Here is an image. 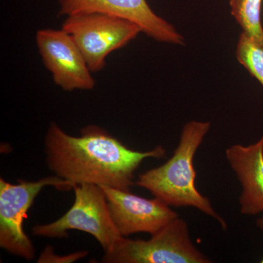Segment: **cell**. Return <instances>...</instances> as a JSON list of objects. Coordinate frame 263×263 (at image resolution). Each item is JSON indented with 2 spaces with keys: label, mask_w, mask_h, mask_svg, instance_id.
<instances>
[{
  "label": "cell",
  "mask_w": 263,
  "mask_h": 263,
  "mask_svg": "<svg viewBox=\"0 0 263 263\" xmlns=\"http://www.w3.org/2000/svg\"><path fill=\"white\" fill-rule=\"evenodd\" d=\"M46 160L49 168L75 185L92 183L122 190L134 184L135 172L147 158H162L163 147L137 152L110 133L89 125L80 136H72L52 123L46 134Z\"/></svg>",
  "instance_id": "6da1fadb"
},
{
  "label": "cell",
  "mask_w": 263,
  "mask_h": 263,
  "mask_svg": "<svg viewBox=\"0 0 263 263\" xmlns=\"http://www.w3.org/2000/svg\"><path fill=\"white\" fill-rule=\"evenodd\" d=\"M211 128V123L191 121L183 126L179 145L165 163L140 175L136 184L146 189L161 201L175 207H193L219 221L227 223L214 210L209 199L195 185L194 157Z\"/></svg>",
  "instance_id": "7a4b0ae2"
},
{
  "label": "cell",
  "mask_w": 263,
  "mask_h": 263,
  "mask_svg": "<svg viewBox=\"0 0 263 263\" xmlns=\"http://www.w3.org/2000/svg\"><path fill=\"white\" fill-rule=\"evenodd\" d=\"M75 201L65 215L47 224L32 228L37 236L51 238L68 237L71 230L86 232L95 237L105 252H108L124 238L114 224L105 193L98 185H75Z\"/></svg>",
  "instance_id": "3957f363"
},
{
  "label": "cell",
  "mask_w": 263,
  "mask_h": 263,
  "mask_svg": "<svg viewBox=\"0 0 263 263\" xmlns=\"http://www.w3.org/2000/svg\"><path fill=\"white\" fill-rule=\"evenodd\" d=\"M107 263H209L205 254L193 245L187 223L177 217L152 235L149 240L122 238L105 252Z\"/></svg>",
  "instance_id": "277c9868"
},
{
  "label": "cell",
  "mask_w": 263,
  "mask_h": 263,
  "mask_svg": "<svg viewBox=\"0 0 263 263\" xmlns=\"http://www.w3.org/2000/svg\"><path fill=\"white\" fill-rule=\"evenodd\" d=\"M62 29L75 41L91 72L101 70L110 53L124 47L142 32L130 21L98 13L68 15Z\"/></svg>",
  "instance_id": "5b68a950"
},
{
  "label": "cell",
  "mask_w": 263,
  "mask_h": 263,
  "mask_svg": "<svg viewBox=\"0 0 263 263\" xmlns=\"http://www.w3.org/2000/svg\"><path fill=\"white\" fill-rule=\"evenodd\" d=\"M70 190L74 184L59 176H48L37 181L19 179L18 183L0 179V247L27 260L34 258L32 241L24 233V219L34 199L45 186Z\"/></svg>",
  "instance_id": "8992f818"
},
{
  "label": "cell",
  "mask_w": 263,
  "mask_h": 263,
  "mask_svg": "<svg viewBox=\"0 0 263 263\" xmlns=\"http://www.w3.org/2000/svg\"><path fill=\"white\" fill-rule=\"evenodd\" d=\"M36 41L43 63L57 86L65 91L91 90L95 81L84 55L64 29H41Z\"/></svg>",
  "instance_id": "52a82bcc"
},
{
  "label": "cell",
  "mask_w": 263,
  "mask_h": 263,
  "mask_svg": "<svg viewBox=\"0 0 263 263\" xmlns=\"http://www.w3.org/2000/svg\"><path fill=\"white\" fill-rule=\"evenodd\" d=\"M60 14L104 13L127 19L158 42L183 46L184 37L172 24L155 13L146 0H59Z\"/></svg>",
  "instance_id": "ba28073f"
},
{
  "label": "cell",
  "mask_w": 263,
  "mask_h": 263,
  "mask_svg": "<svg viewBox=\"0 0 263 263\" xmlns=\"http://www.w3.org/2000/svg\"><path fill=\"white\" fill-rule=\"evenodd\" d=\"M105 193L109 212L122 236L138 233L153 235L179 217L159 199H146L129 190L100 186Z\"/></svg>",
  "instance_id": "9c48e42d"
},
{
  "label": "cell",
  "mask_w": 263,
  "mask_h": 263,
  "mask_svg": "<svg viewBox=\"0 0 263 263\" xmlns=\"http://www.w3.org/2000/svg\"><path fill=\"white\" fill-rule=\"evenodd\" d=\"M226 156L241 184L240 212L249 216L263 212V136L249 146L233 145Z\"/></svg>",
  "instance_id": "30bf717a"
},
{
  "label": "cell",
  "mask_w": 263,
  "mask_h": 263,
  "mask_svg": "<svg viewBox=\"0 0 263 263\" xmlns=\"http://www.w3.org/2000/svg\"><path fill=\"white\" fill-rule=\"evenodd\" d=\"M263 0H230L231 14L241 27L242 32L263 44L261 11Z\"/></svg>",
  "instance_id": "8fae6325"
},
{
  "label": "cell",
  "mask_w": 263,
  "mask_h": 263,
  "mask_svg": "<svg viewBox=\"0 0 263 263\" xmlns=\"http://www.w3.org/2000/svg\"><path fill=\"white\" fill-rule=\"evenodd\" d=\"M236 58L251 76L263 86V44L242 32L236 48Z\"/></svg>",
  "instance_id": "7c38bea8"
},
{
  "label": "cell",
  "mask_w": 263,
  "mask_h": 263,
  "mask_svg": "<svg viewBox=\"0 0 263 263\" xmlns=\"http://www.w3.org/2000/svg\"><path fill=\"white\" fill-rule=\"evenodd\" d=\"M257 226L259 227L260 229H262L263 230V217L260 218V219H259L257 221ZM261 262L263 263V258L262 259V261H261Z\"/></svg>",
  "instance_id": "4fadbf2b"
}]
</instances>
